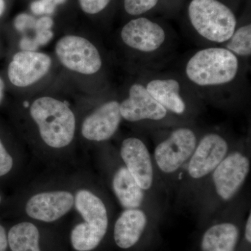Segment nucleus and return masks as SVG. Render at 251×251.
Segmentation results:
<instances>
[{
	"label": "nucleus",
	"mask_w": 251,
	"mask_h": 251,
	"mask_svg": "<svg viewBox=\"0 0 251 251\" xmlns=\"http://www.w3.org/2000/svg\"><path fill=\"white\" fill-rule=\"evenodd\" d=\"M106 231L87 223L77 224L71 234L72 247L77 251H92L99 247Z\"/></svg>",
	"instance_id": "aec40b11"
},
{
	"label": "nucleus",
	"mask_w": 251,
	"mask_h": 251,
	"mask_svg": "<svg viewBox=\"0 0 251 251\" xmlns=\"http://www.w3.org/2000/svg\"><path fill=\"white\" fill-rule=\"evenodd\" d=\"M55 6L47 0H37L31 3L30 7L34 14L43 15L52 14Z\"/></svg>",
	"instance_id": "a878e982"
},
{
	"label": "nucleus",
	"mask_w": 251,
	"mask_h": 251,
	"mask_svg": "<svg viewBox=\"0 0 251 251\" xmlns=\"http://www.w3.org/2000/svg\"><path fill=\"white\" fill-rule=\"evenodd\" d=\"M244 236H245L246 240L251 244V214L249 211V215L247 216V221H246L245 230H244Z\"/></svg>",
	"instance_id": "c756f323"
},
{
	"label": "nucleus",
	"mask_w": 251,
	"mask_h": 251,
	"mask_svg": "<svg viewBox=\"0 0 251 251\" xmlns=\"http://www.w3.org/2000/svg\"><path fill=\"white\" fill-rule=\"evenodd\" d=\"M30 114L46 145L60 149L72 143L75 135V118L65 103L51 97H41L31 104Z\"/></svg>",
	"instance_id": "f03ea898"
},
{
	"label": "nucleus",
	"mask_w": 251,
	"mask_h": 251,
	"mask_svg": "<svg viewBox=\"0 0 251 251\" xmlns=\"http://www.w3.org/2000/svg\"><path fill=\"white\" fill-rule=\"evenodd\" d=\"M110 0H79L81 8L85 13L96 14L103 11Z\"/></svg>",
	"instance_id": "5701e85b"
},
{
	"label": "nucleus",
	"mask_w": 251,
	"mask_h": 251,
	"mask_svg": "<svg viewBox=\"0 0 251 251\" xmlns=\"http://www.w3.org/2000/svg\"><path fill=\"white\" fill-rule=\"evenodd\" d=\"M74 204L84 222L108 231V209L103 200L88 190L77 191L74 198Z\"/></svg>",
	"instance_id": "a211bd4d"
},
{
	"label": "nucleus",
	"mask_w": 251,
	"mask_h": 251,
	"mask_svg": "<svg viewBox=\"0 0 251 251\" xmlns=\"http://www.w3.org/2000/svg\"><path fill=\"white\" fill-rule=\"evenodd\" d=\"M14 161L0 140V176L7 175L12 169Z\"/></svg>",
	"instance_id": "b1692460"
},
{
	"label": "nucleus",
	"mask_w": 251,
	"mask_h": 251,
	"mask_svg": "<svg viewBox=\"0 0 251 251\" xmlns=\"http://www.w3.org/2000/svg\"><path fill=\"white\" fill-rule=\"evenodd\" d=\"M188 17L195 31L211 46H221L232 36L237 26L232 10L219 0H192Z\"/></svg>",
	"instance_id": "7ed1b4c3"
},
{
	"label": "nucleus",
	"mask_w": 251,
	"mask_h": 251,
	"mask_svg": "<svg viewBox=\"0 0 251 251\" xmlns=\"http://www.w3.org/2000/svg\"><path fill=\"white\" fill-rule=\"evenodd\" d=\"M4 84L3 80L0 78V103H1V100L3 98V92H4Z\"/></svg>",
	"instance_id": "7c9ffc66"
},
{
	"label": "nucleus",
	"mask_w": 251,
	"mask_h": 251,
	"mask_svg": "<svg viewBox=\"0 0 251 251\" xmlns=\"http://www.w3.org/2000/svg\"><path fill=\"white\" fill-rule=\"evenodd\" d=\"M200 135L187 125L177 126L156 144L153 161L157 175L170 180L181 176L197 145Z\"/></svg>",
	"instance_id": "20e7f679"
},
{
	"label": "nucleus",
	"mask_w": 251,
	"mask_h": 251,
	"mask_svg": "<svg viewBox=\"0 0 251 251\" xmlns=\"http://www.w3.org/2000/svg\"><path fill=\"white\" fill-rule=\"evenodd\" d=\"M47 1H49L51 4L54 5V6H56L57 4H62L66 0H47Z\"/></svg>",
	"instance_id": "2f4dec72"
},
{
	"label": "nucleus",
	"mask_w": 251,
	"mask_h": 251,
	"mask_svg": "<svg viewBox=\"0 0 251 251\" xmlns=\"http://www.w3.org/2000/svg\"><path fill=\"white\" fill-rule=\"evenodd\" d=\"M121 39L127 47L145 57L159 53L171 41L161 25L144 17L127 23L122 28Z\"/></svg>",
	"instance_id": "1a4fd4ad"
},
{
	"label": "nucleus",
	"mask_w": 251,
	"mask_h": 251,
	"mask_svg": "<svg viewBox=\"0 0 251 251\" xmlns=\"http://www.w3.org/2000/svg\"><path fill=\"white\" fill-rule=\"evenodd\" d=\"M122 120L120 103L117 100L105 102L84 120L82 134L90 141H106L115 134Z\"/></svg>",
	"instance_id": "4468645a"
},
{
	"label": "nucleus",
	"mask_w": 251,
	"mask_h": 251,
	"mask_svg": "<svg viewBox=\"0 0 251 251\" xmlns=\"http://www.w3.org/2000/svg\"><path fill=\"white\" fill-rule=\"evenodd\" d=\"M120 157L140 187L148 194L156 184L157 173L152 156L143 140L129 137L122 141Z\"/></svg>",
	"instance_id": "9b49d317"
},
{
	"label": "nucleus",
	"mask_w": 251,
	"mask_h": 251,
	"mask_svg": "<svg viewBox=\"0 0 251 251\" xmlns=\"http://www.w3.org/2000/svg\"><path fill=\"white\" fill-rule=\"evenodd\" d=\"M36 20L32 16L26 14H20L15 19L14 25L18 31L24 32L35 27Z\"/></svg>",
	"instance_id": "393cba45"
},
{
	"label": "nucleus",
	"mask_w": 251,
	"mask_h": 251,
	"mask_svg": "<svg viewBox=\"0 0 251 251\" xmlns=\"http://www.w3.org/2000/svg\"><path fill=\"white\" fill-rule=\"evenodd\" d=\"M55 51L62 64L74 72L92 75L102 67L98 49L85 38L64 36L56 44Z\"/></svg>",
	"instance_id": "9d476101"
},
{
	"label": "nucleus",
	"mask_w": 251,
	"mask_h": 251,
	"mask_svg": "<svg viewBox=\"0 0 251 251\" xmlns=\"http://www.w3.org/2000/svg\"><path fill=\"white\" fill-rule=\"evenodd\" d=\"M147 90L162 106L172 115L183 122L192 120L196 107L193 105V94L187 90V84L181 78L173 76H158L143 81Z\"/></svg>",
	"instance_id": "6e6552de"
},
{
	"label": "nucleus",
	"mask_w": 251,
	"mask_h": 251,
	"mask_svg": "<svg viewBox=\"0 0 251 251\" xmlns=\"http://www.w3.org/2000/svg\"><path fill=\"white\" fill-rule=\"evenodd\" d=\"M49 55L35 51H25L15 54L8 69L13 85L24 87L35 83L44 76L50 68Z\"/></svg>",
	"instance_id": "ddd939ff"
},
{
	"label": "nucleus",
	"mask_w": 251,
	"mask_h": 251,
	"mask_svg": "<svg viewBox=\"0 0 251 251\" xmlns=\"http://www.w3.org/2000/svg\"><path fill=\"white\" fill-rule=\"evenodd\" d=\"M20 47L25 51H35L39 49V46L36 44L35 41L31 37L25 36L20 41Z\"/></svg>",
	"instance_id": "cd10ccee"
},
{
	"label": "nucleus",
	"mask_w": 251,
	"mask_h": 251,
	"mask_svg": "<svg viewBox=\"0 0 251 251\" xmlns=\"http://www.w3.org/2000/svg\"><path fill=\"white\" fill-rule=\"evenodd\" d=\"M39 231L29 222L15 225L8 233V245L11 251H41Z\"/></svg>",
	"instance_id": "6ab92c4d"
},
{
	"label": "nucleus",
	"mask_w": 251,
	"mask_h": 251,
	"mask_svg": "<svg viewBox=\"0 0 251 251\" xmlns=\"http://www.w3.org/2000/svg\"><path fill=\"white\" fill-rule=\"evenodd\" d=\"M120 110L122 119L130 123L176 126L183 125L176 122H184L167 111L150 94L143 82L130 85L128 97L120 103Z\"/></svg>",
	"instance_id": "0eeeda50"
},
{
	"label": "nucleus",
	"mask_w": 251,
	"mask_h": 251,
	"mask_svg": "<svg viewBox=\"0 0 251 251\" xmlns=\"http://www.w3.org/2000/svg\"><path fill=\"white\" fill-rule=\"evenodd\" d=\"M225 48L240 59L249 58L251 54V25L236 27L232 36L224 45Z\"/></svg>",
	"instance_id": "412c9836"
},
{
	"label": "nucleus",
	"mask_w": 251,
	"mask_h": 251,
	"mask_svg": "<svg viewBox=\"0 0 251 251\" xmlns=\"http://www.w3.org/2000/svg\"><path fill=\"white\" fill-rule=\"evenodd\" d=\"M239 238L240 229L237 224L227 221L216 223L202 234L201 251H235Z\"/></svg>",
	"instance_id": "f3484780"
},
{
	"label": "nucleus",
	"mask_w": 251,
	"mask_h": 251,
	"mask_svg": "<svg viewBox=\"0 0 251 251\" xmlns=\"http://www.w3.org/2000/svg\"><path fill=\"white\" fill-rule=\"evenodd\" d=\"M7 247V235L4 227L0 225V251H6Z\"/></svg>",
	"instance_id": "c85d7f7f"
},
{
	"label": "nucleus",
	"mask_w": 251,
	"mask_h": 251,
	"mask_svg": "<svg viewBox=\"0 0 251 251\" xmlns=\"http://www.w3.org/2000/svg\"><path fill=\"white\" fill-rule=\"evenodd\" d=\"M231 149L228 140L221 133L211 131L201 135L181 174L186 176L185 182L204 184Z\"/></svg>",
	"instance_id": "423d86ee"
},
{
	"label": "nucleus",
	"mask_w": 251,
	"mask_h": 251,
	"mask_svg": "<svg viewBox=\"0 0 251 251\" xmlns=\"http://www.w3.org/2000/svg\"><path fill=\"white\" fill-rule=\"evenodd\" d=\"M251 171L249 152L243 148L231 149L206 181L209 182L213 204L231 202L245 184Z\"/></svg>",
	"instance_id": "39448f33"
},
{
	"label": "nucleus",
	"mask_w": 251,
	"mask_h": 251,
	"mask_svg": "<svg viewBox=\"0 0 251 251\" xmlns=\"http://www.w3.org/2000/svg\"><path fill=\"white\" fill-rule=\"evenodd\" d=\"M112 188L124 209H143L150 214L153 212L148 193L137 184L125 165L119 167L112 175Z\"/></svg>",
	"instance_id": "2eb2a0df"
},
{
	"label": "nucleus",
	"mask_w": 251,
	"mask_h": 251,
	"mask_svg": "<svg viewBox=\"0 0 251 251\" xmlns=\"http://www.w3.org/2000/svg\"><path fill=\"white\" fill-rule=\"evenodd\" d=\"M5 3L4 0H0V16L4 12Z\"/></svg>",
	"instance_id": "473e14b6"
},
{
	"label": "nucleus",
	"mask_w": 251,
	"mask_h": 251,
	"mask_svg": "<svg viewBox=\"0 0 251 251\" xmlns=\"http://www.w3.org/2000/svg\"><path fill=\"white\" fill-rule=\"evenodd\" d=\"M52 25H53V21H52V18L42 17L36 21L34 30L36 31L49 30V29H51Z\"/></svg>",
	"instance_id": "bb28decb"
},
{
	"label": "nucleus",
	"mask_w": 251,
	"mask_h": 251,
	"mask_svg": "<svg viewBox=\"0 0 251 251\" xmlns=\"http://www.w3.org/2000/svg\"><path fill=\"white\" fill-rule=\"evenodd\" d=\"M242 59L222 46H208L193 52L183 68L186 82L205 98L230 92L243 77Z\"/></svg>",
	"instance_id": "f257e3e1"
},
{
	"label": "nucleus",
	"mask_w": 251,
	"mask_h": 251,
	"mask_svg": "<svg viewBox=\"0 0 251 251\" xmlns=\"http://www.w3.org/2000/svg\"><path fill=\"white\" fill-rule=\"evenodd\" d=\"M0 202H1V196H0Z\"/></svg>",
	"instance_id": "72a5a7b5"
},
{
	"label": "nucleus",
	"mask_w": 251,
	"mask_h": 251,
	"mask_svg": "<svg viewBox=\"0 0 251 251\" xmlns=\"http://www.w3.org/2000/svg\"><path fill=\"white\" fill-rule=\"evenodd\" d=\"M158 0H125V9L131 16H140L156 6Z\"/></svg>",
	"instance_id": "4be33fe9"
},
{
	"label": "nucleus",
	"mask_w": 251,
	"mask_h": 251,
	"mask_svg": "<svg viewBox=\"0 0 251 251\" xmlns=\"http://www.w3.org/2000/svg\"><path fill=\"white\" fill-rule=\"evenodd\" d=\"M74 205V197L72 193L49 191L37 193L29 198L25 211L31 219L52 223L66 215Z\"/></svg>",
	"instance_id": "f8f14e48"
},
{
	"label": "nucleus",
	"mask_w": 251,
	"mask_h": 251,
	"mask_svg": "<svg viewBox=\"0 0 251 251\" xmlns=\"http://www.w3.org/2000/svg\"><path fill=\"white\" fill-rule=\"evenodd\" d=\"M149 214L143 209H124L114 226V240L117 247L127 250L138 244L150 223Z\"/></svg>",
	"instance_id": "dca6fc26"
}]
</instances>
